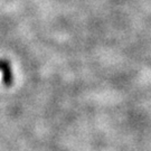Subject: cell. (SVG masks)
I'll list each match as a JSON object with an SVG mask.
<instances>
[{
    "label": "cell",
    "instance_id": "cell-1",
    "mask_svg": "<svg viewBox=\"0 0 151 151\" xmlns=\"http://www.w3.org/2000/svg\"><path fill=\"white\" fill-rule=\"evenodd\" d=\"M0 73L2 74V82L4 84L9 86L12 84V80H14V76L11 73V67L9 63L7 60H0Z\"/></svg>",
    "mask_w": 151,
    "mask_h": 151
}]
</instances>
